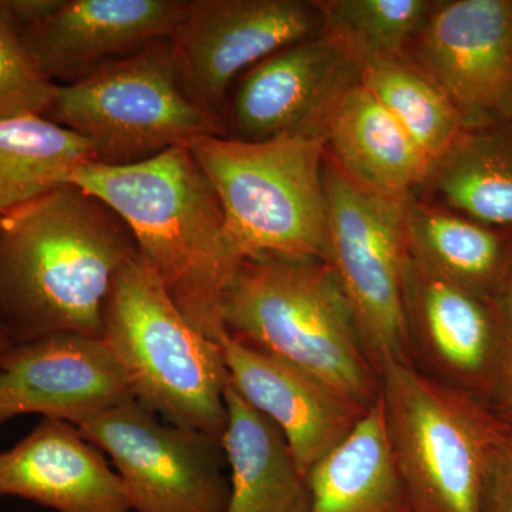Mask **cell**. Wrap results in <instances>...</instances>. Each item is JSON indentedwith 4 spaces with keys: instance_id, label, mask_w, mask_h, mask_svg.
Here are the masks:
<instances>
[{
    "instance_id": "cell-1",
    "label": "cell",
    "mask_w": 512,
    "mask_h": 512,
    "mask_svg": "<svg viewBox=\"0 0 512 512\" xmlns=\"http://www.w3.org/2000/svg\"><path fill=\"white\" fill-rule=\"evenodd\" d=\"M137 256L127 222L73 183L0 218V319L12 342L101 338L114 276Z\"/></svg>"
},
{
    "instance_id": "cell-2",
    "label": "cell",
    "mask_w": 512,
    "mask_h": 512,
    "mask_svg": "<svg viewBox=\"0 0 512 512\" xmlns=\"http://www.w3.org/2000/svg\"><path fill=\"white\" fill-rule=\"evenodd\" d=\"M70 183L92 192L127 222L138 256L192 328L228 339L224 296L239 258L217 192L187 146L130 165L87 163Z\"/></svg>"
},
{
    "instance_id": "cell-3",
    "label": "cell",
    "mask_w": 512,
    "mask_h": 512,
    "mask_svg": "<svg viewBox=\"0 0 512 512\" xmlns=\"http://www.w3.org/2000/svg\"><path fill=\"white\" fill-rule=\"evenodd\" d=\"M228 338L288 360L372 407L380 376L335 272L313 259H242L224 296Z\"/></svg>"
},
{
    "instance_id": "cell-4",
    "label": "cell",
    "mask_w": 512,
    "mask_h": 512,
    "mask_svg": "<svg viewBox=\"0 0 512 512\" xmlns=\"http://www.w3.org/2000/svg\"><path fill=\"white\" fill-rule=\"evenodd\" d=\"M101 338L123 366L136 402L165 423L222 441L229 384L224 349L192 328L140 256L114 276Z\"/></svg>"
},
{
    "instance_id": "cell-5",
    "label": "cell",
    "mask_w": 512,
    "mask_h": 512,
    "mask_svg": "<svg viewBox=\"0 0 512 512\" xmlns=\"http://www.w3.org/2000/svg\"><path fill=\"white\" fill-rule=\"evenodd\" d=\"M379 376L384 427L413 512H484L510 427L480 397L410 363L386 362Z\"/></svg>"
},
{
    "instance_id": "cell-6",
    "label": "cell",
    "mask_w": 512,
    "mask_h": 512,
    "mask_svg": "<svg viewBox=\"0 0 512 512\" xmlns=\"http://www.w3.org/2000/svg\"><path fill=\"white\" fill-rule=\"evenodd\" d=\"M217 192L239 258L278 256L326 262V147L284 134L249 143L207 134L187 144Z\"/></svg>"
},
{
    "instance_id": "cell-7",
    "label": "cell",
    "mask_w": 512,
    "mask_h": 512,
    "mask_svg": "<svg viewBox=\"0 0 512 512\" xmlns=\"http://www.w3.org/2000/svg\"><path fill=\"white\" fill-rule=\"evenodd\" d=\"M47 119L89 141L94 163L130 165L224 126L195 106L181 86L171 40L56 86Z\"/></svg>"
},
{
    "instance_id": "cell-8",
    "label": "cell",
    "mask_w": 512,
    "mask_h": 512,
    "mask_svg": "<svg viewBox=\"0 0 512 512\" xmlns=\"http://www.w3.org/2000/svg\"><path fill=\"white\" fill-rule=\"evenodd\" d=\"M326 264L345 293L367 356L379 373L386 362L410 363L406 275L410 264L404 201L383 197L325 161Z\"/></svg>"
},
{
    "instance_id": "cell-9",
    "label": "cell",
    "mask_w": 512,
    "mask_h": 512,
    "mask_svg": "<svg viewBox=\"0 0 512 512\" xmlns=\"http://www.w3.org/2000/svg\"><path fill=\"white\" fill-rule=\"evenodd\" d=\"M77 427L110 458L131 511L227 510L228 463L221 440L163 423L134 399Z\"/></svg>"
},
{
    "instance_id": "cell-10",
    "label": "cell",
    "mask_w": 512,
    "mask_h": 512,
    "mask_svg": "<svg viewBox=\"0 0 512 512\" xmlns=\"http://www.w3.org/2000/svg\"><path fill=\"white\" fill-rule=\"evenodd\" d=\"M322 32L316 0H187L170 40L188 99L224 126L239 74Z\"/></svg>"
},
{
    "instance_id": "cell-11",
    "label": "cell",
    "mask_w": 512,
    "mask_h": 512,
    "mask_svg": "<svg viewBox=\"0 0 512 512\" xmlns=\"http://www.w3.org/2000/svg\"><path fill=\"white\" fill-rule=\"evenodd\" d=\"M406 57L436 84L464 128L512 126V0H441Z\"/></svg>"
},
{
    "instance_id": "cell-12",
    "label": "cell",
    "mask_w": 512,
    "mask_h": 512,
    "mask_svg": "<svg viewBox=\"0 0 512 512\" xmlns=\"http://www.w3.org/2000/svg\"><path fill=\"white\" fill-rule=\"evenodd\" d=\"M363 67L360 57L329 33L278 50L239 80L232 138L258 143L303 134L323 140L330 113L360 82Z\"/></svg>"
},
{
    "instance_id": "cell-13",
    "label": "cell",
    "mask_w": 512,
    "mask_h": 512,
    "mask_svg": "<svg viewBox=\"0 0 512 512\" xmlns=\"http://www.w3.org/2000/svg\"><path fill=\"white\" fill-rule=\"evenodd\" d=\"M133 399L123 366L97 336L52 333L0 356V423L40 414L77 427Z\"/></svg>"
},
{
    "instance_id": "cell-14",
    "label": "cell",
    "mask_w": 512,
    "mask_h": 512,
    "mask_svg": "<svg viewBox=\"0 0 512 512\" xmlns=\"http://www.w3.org/2000/svg\"><path fill=\"white\" fill-rule=\"evenodd\" d=\"M404 292L413 365L487 402L507 357L493 299L444 281L412 259Z\"/></svg>"
},
{
    "instance_id": "cell-15",
    "label": "cell",
    "mask_w": 512,
    "mask_h": 512,
    "mask_svg": "<svg viewBox=\"0 0 512 512\" xmlns=\"http://www.w3.org/2000/svg\"><path fill=\"white\" fill-rule=\"evenodd\" d=\"M187 0H62L55 13L20 33L33 62L56 86L170 40Z\"/></svg>"
},
{
    "instance_id": "cell-16",
    "label": "cell",
    "mask_w": 512,
    "mask_h": 512,
    "mask_svg": "<svg viewBox=\"0 0 512 512\" xmlns=\"http://www.w3.org/2000/svg\"><path fill=\"white\" fill-rule=\"evenodd\" d=\"M229 384L284 434L299 470H309L345 440L370 407L288 360L228 338Z\"/></svg>"
},
{
    "instance_id": "cell-17",
    "label": "cell",
    "mask_w": 512,
    "mask_h": 512,
    "mask_svg": "<svg viewBox=\"0 0 512 512\" xmlns=\"http://www.w3.org/2000/svg\"><path fill=\"white\" fill-rule=\"evenodd\" d=\"M0 497L56 512H131L126 487L106 454L79 427L45 417L0 451Z\"/></svg>"
},
{
    "instance_id": "cell-18",
    "label": "cell",
    "mask_w": 512,
    "mask_h": 512,
    "mask_svg": "<svg viewBox=\"0 0 512 512\" xmlns=\"http://www.w3.org/2000/svg\"><path fill=\"white\" fill-rule=\"evenodd\" d=\"M323 140L343 174L383 197L406 201L429 178L430 158L362 82L336 104Z\"/></svg>"
},
{
    "instance_id": "cell-19",
    "label": "cell",
    "mask_w": 512,
    "mask_h": 512,
    "mask_svg": "<svg viewBox=\"0 0 512 512\" xmlns=\"http://www.w3.org/2000/svg\"><path fill=\"white\" fill-rule=\"evenodd\" d=\"M222 447L229 468L225 512H309L308 477L282 431L228 384Z\"/></svg>"
},
{
    "instance_id": "cell-20",
    "label": "cell",
    "mask_w": 512,
    "mask_h": 512,
    "mask_svg": "<svg viewBox=\"0 0 512 512\" xmlns=\"http://www.w3.org/2000/svg\"><path fill=\"white\" fill-rule=\"evenodd\" d=\"M309 512H413L377 397L345 440L308 473Z\"/></svg>"
},
{
    "instance_id": "cell-21",
    "label": "cell",
    "mask_w": 512,
    "mask_h": 512,
    "mask_svg": "<svg viewBox=\"0 0 512 512\" xmlns=\"http://www.w3.org/2000/svg\"><path fill=\"white\" fill-rule=\"evenodd\" d=\"M404 232L414 264L493 299L512 252L493 229L410 197L404 201Z\"/></svg>"
},
{
    "instance_id": "cell-22",
    "label": "cell",
    "mask_w": 512,
    "mask_h": 512,
    "mask_svg": "<svg viewBox=\"0 0 512 512\" xmlns=\"http://www.w3.org/2000/svg\"><path fill=\"white\" fill-rule=\"evenodd\" d=\"M94 161L89 141L45 116L0 119V217L69 184Z\"/></svg>"
},
{
    "instance_id": "cell-23",
    "label": "cell",
    "mask_w": 512,
    "mask_h": 512,
    "mask_svg": "<svg viewBox=\"0 0 512 512\" xmlns=\"http://www.w3.org/2000/svg\"><path fill=\"white\" fill-rule=\"evenodd\" d=\"M424 187L478 224L512 225V140L501 128L464 131Z\"/></svg>"
},
{
    "instance_id": "cell-24",
    "label": "cell",
    "mask_w": 512,
    "mask_h": 512,
    "mask_svg": "<svg viewBox=\"0 0 512 512\" xmlns=\"http://www.w3.org/2000/svg\"><path fill=\"white\" fill-rule=\"evenodd\" d=\"M360 82L402 124L431 164L466 131L450 100L406 57L370 60Z\"/></svg>"
},
{
    "instance_id": "cell-25",
    "label": "cell",
    "mask_w": 512,
    "mask_h": 512,
    "mask_svg": "<svg viewBox=\"0 0 512 512\" xmlns=\"http://www.w3.org/2000/svg\"><path fill=\"white\" fill-rule=\"evenodd\" d=\"M323 32L338 37L363 63L403 57L429 18L431 0H316Z\"/></svg>"
},
{
    "instance_id": "cell-26",
    "label": "cell",
    "mask_w": 512,
    "mask_h": 512,
    "mask_svg": "<svg viewBox=\"0 0 512 512\" xmlns=\"http://www.w3.org/2000/svg\"><path fill=\"white\" fill-rule=\"evenodd\" d=\"M56 84L33 62L19 30L0 12V119L46 116Z\"/></svg>"
},
{
    "instance_id": "cell-27",
    "label": "cell",
    "mask_w": 512,
    "mask_h": 512,
    "mask_svg": "<svg viewBox=\"0 0 512 512\" xmlns=\"http://www.w3.org/2000/svg\"><path fill=\"white\" fill-rule=\"evenodd\" d=\"M484 512H512V431L491 471Z\"/></svg>"
},
{
    "instance_id": "cell-28",
    "label": "cell",
    "mask_w": 512,
    "mask_h": 512,
    "mask_svg": "<svg viewBox=\"0 0 512 512\" xmlns=\"http://www.w3.org/2000/svg\"><path fill=\"white\" fill-rule=\"evenodd\" d=\"M62 0H0V12L22 33L49 18Z\"/></svg>"
},
{
    "instance_id": "cell-29",
    "label": "cell",
    "mask_w": 512,
    "mask_h": 512,
    "mask_svg": "<svg viewBox=\"0 0 512 512\" xmlns=\"http://www.w3.org/2000/svg\"><path fill=\"white\" fill-rule=\"evenodd\" d=\"M493 303L500 320L501 330H503L505 350H507L505 362H507L512 357V252L500 285L494 293Z\"/></svg>"
},
{
    "instance_id": "cell-30",
    "label": "cell",
    "mask_w": 512,
    "mask_h": 512,
    "mask_svg": "<svg viewBox=\"0 0 512 512\" xmlns=\"http://www.w3.org/2000/svg\"><path fill=\"white\" fill-rule=\"evenodd\" d=\"M487 403L512 430V357L504 363Z\"/></svg>"
},
{
    "instance_id": "cell-31",
    "label": "cell",
    "mask_w": 512,
    "mask_h": 512,
    "mask_svg": "<svg viewBox=\"0 0 512 512\" xmlns=\"http://www.w3.org/2000/svg\"><path fill=\"white\" fill-rule=\"evenodd\" d=\"M2 218V217H0ZM13 345L12 339H10L8 330L3 325L2 319H0V356L5 350H8Z\"/></svg>"
}]
</instances>
